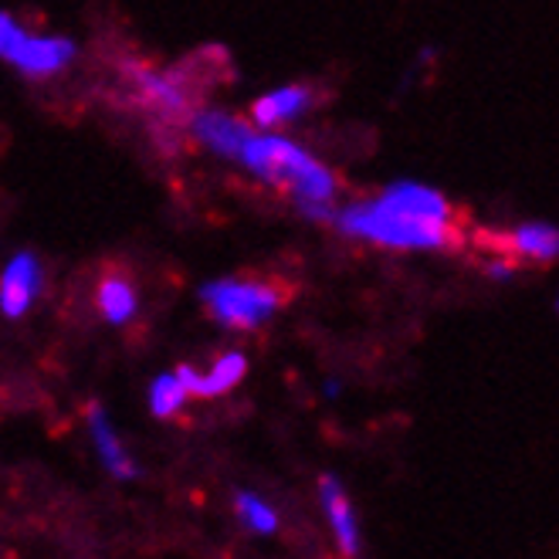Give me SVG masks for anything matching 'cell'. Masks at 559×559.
<instances>
[{"label": "cell", "instance_id": "obj_11", "mask_svg": "<svg viewBox=\"0 0 559 559\" xmlns=\"http://www.w3.org/2000/svg\"><path fill=\"white\" fill-rule=\"evenodd\" d=\"M85 420H88L92 448H95V454H98V462H103V468H106L112 478H119V481H133L140 468H136V462H133V454H129V448L122 444V438H119V431H116L112 417H109L103 407H98V404H92L88 414H85Z\"/></svg>", "mask_w": 559, "mask_h": 559}, {"label": "cell", "instance_id": "obj_3", "mask_svg": "<svg viewBox=\"0 0 559 559\" xmlns=\"http://www.w3.org/2000/svg\"><path fill=\"white\" fill-rule=\"evenodd\" d=\"M197 299H201L207 316L224 329H258L285 306V288L265 278L224 275L204 282Z\"/></svg>", "mask_w": 559, "mask_h": 559}, {"label": "cell", "instance_id": "obj_1", "mask_svg": "<svg viewBox=\"0 0 559 559\" xmlns=\"http://www.w3.org/2000/svg\"><path fill=\"white\" fill-rule=\"evenodd\" d=\"M333 227L343 238L370 241L390 251H448L462 245L451 201L427 183L397 180L377 197L336 211Z\"/></svg>", "mask_w": 559, "mask_h": 559}, {"label": "cell", "instance_id": "obj_4", "mask_svg": "<svg viewBox=\"0 0 559 559\" xmlns=\"http://www.w3.org/2000/svg\"><path fill=\"white\" fill-rule=\"evenodd\" d=\"M79 58V45L69 35H38L27 31L11 11L0 8V61L27 82H45L69 72Z\"/></svg>", "mask_w": 559, "mask_h": 559}, {"label": "cell", "instance_id": "obj_12", "mask_svg": "<svg viewBox=\"0 0 559 559\" xmlns=\"http://www.w3.org/2000/svg\"><path fill=\"white\" fill-rule=\"evenodd\" d=\"M95 309L103 316V322L109 325H126L133 322L140 312V285L136 278L122 272V269H109L103 272L95 285Z\"/></svg>", "mask_w": 559, "mask_h": 559}, {"label": "cell", "instance_id": "obj_6", "mask_svg": "<svg viewBox=\"0 0 559 559\" xmlns=\"http://www.w3.org/2000/svg\"><path fill=\"white\" fill-rule=\"evenodd\" d=\"M48 288V272L38 251L21 248L0 269V316L24 319Z\"/></svg>", "mask_w": 559, "mask_h": 559}, {"label": "cell", "instance_id": "obj_16", "mask_svg": "<svg viewBox=\"0 0 559 559\" xmlns=\"http://www.w3.org/2000/svg\"><path fill=\"white\" fill-rule=\"evenodd\" d=\"M556 309H559V306H556Z\"/></svg>", "mask_w": 559, "mask_h": 559}, {"label": "cell", "instance_id": "obj_15", "mask_svg": "<svg viewBox=\"0 0 559 559\" xmlns=\"http://www.w3.org/2000/svg\"><path fill=\"white\" fill-rule=\"evenodd\" d=\"M235 512L241 519L245 530H251L254 536H275L278 533V512L272 502H265L254 491H238L235 496Z\"/></svg>", "mask_w": 559, "mask_h": 559}, {"label": "cell", "instance_id": "obj_10", "mask_svg": "<svg viewBox=\"0 0 559 559\" xmlns=\"http://www.w3.org/2000/svg\"><path fill=\"white\" fill-rule=\"evenodd\" d=\"M319 502H322V512L329 519V530H333V536H336L340 552L356 559L359 546H364V539H359V519H356L349 491L343 488V481L336 475L319 478Z\"/></svg>", "mask_w": 559, "mask_h": 559}, {"label": "cell", "instance_id": "obj_2", "mask_svg": "<svg viewBox=\"0 0 559 559\" xmlns=\"http://www.w3.org/2000/svg\"><path fill=\"white\" fill-rule=\"evenodd\" d=\"M238 163L258 183L288 193L295 201V211H299L306 221L333 224V217L340 211V204H336L340 177L302 143L285 140L278 133H258L254 129Z\"/></svg>", "mask_w": 559, "mask_h": 559}, {"label": "cell", "instance_id": "obj_9", "mask_svg": "<svg viewBox=\"0 0 559 559\" xmlns=\"http://www.w3.org/2000/svg\"><path fill=\"white\" fill-rule=\"evenodd\" d=\"M177 373L187 383L190 397L214 401V397H224V393H231L248 377V356L241 349H227L214 359L207 370H197V367L183 364V367H177Z\"/></svg>", "mask_w": 559, "mask_h": 559}, {"label": "cell", "instance_id": "obj_13", "mask_svg": "<svg viewBox=\"0 0 559 559\" xmlns=\"http://www.w3.org/2000/svg\"><path fill=\"white\" fill-rule=\"evenodd\" d=\"M509 245L515 258L536 261V265H552V261H559V227L546 221H525L512 231Z\"/></svg>", "mask_w": 559, "mask_h": 559}, {"label": "cell", "instance_id": "obj_5", "mask_svg": "<svg viewBox=\"0 0 559 559\" xmlns=\"http://www.w3.org/2000/svg\"><path fill=\"white\" fill-rule=\"evenodd\" d=\"M122 82L133 92V106L146 112L156 129H183L197 109L190 79L177 69H159V64L133 58L122 64Z\"/></svg>", "mask_w": 559, "mask_h": 559}, {"label": "cell", "instance_id": "obj_7", "mask_svg": "<svg viewBox=\"0 0 559 559\" xmlns=\"http://www.w3.org/2000/svg\"><path fill=\"white\" fill-rule=\"evenodd\" d=\"M183 133L197 143V146H204L207 153L214 156H224V159H235L241 156L245 143L251 140L254 133V126L235 112H224V109H201L197 106L183 126Z\"/></svg>", "mask_w": 559, "mask_h": 559}, {"label": "cell", "instance_id": "obj_14", "mask_svg": "<svg viewBox=\"0 0 559 559\" xmlns=\"http://www.w3.org/2000/svg\"><path fill=\"white\" fill-rule=\"evenodd\" d=\"M187 401H193V397H190V390H187V383L180 380L177 370H174V373H159V377H153V383H150V390H146L150 414L159 417V420L177 417V414L187 407Z\"/></svg>", "mask_w": 559, "mask_h": 559}, {"label": "cell", "instance_id": "obj_8", "mask_svg": "<svg viewBox=\"0 0 559 559\" xmlns=\"http://www.w3.org/2000/svg\"><path fill=\"white\" fill-rule=\"evenodd\" d=\"M322 92L309 82H288L278 85L265 95H258L251 103V126L258 133H278V129L299 122L302 116H309L319 106Z\"/></svg>", "mask_w": 559, "mask_h": 559}]
</instances>
